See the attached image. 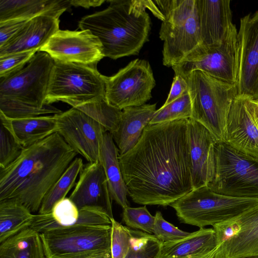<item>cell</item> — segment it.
I'll return each mask as SVG.
<instances>
[{
    "label": "cell",
    "instance_id": "cell-16",
    "mask_svg": "<svg viewBox=\"0 0 258 258\" xmlns=\"http://www.w3.org/2000/svg\"><path fill=\"white\" fill-rule=\"evenodd\" d=\"M237 95L258 99V11L241 18Z\"/></svg>",
    "mask_w": 258,
    "mask_h": 258
},
{
    "label": "cell",
    "instance_id": "cell-34",
    "mask_svg": "<svg viewBox=\"0 0 258 258\" xmlns=\"http://www.w3.org/2000/svg\"><path fill=\"white\" fill-rule=\"evenodd\" d=\"M122 220L127 227L152 234L154 216L148 210L146 206L122 209Z\"/></svg>",
    "mask_w": 258,
    "mask_h": 258
},
{
    "label": "cell",
    "instance_id": "cell-19",
    "mask_svg": "<svg viewBox=\"0 0 258 258\" xmlns=\"http://www.w3.org/2000/svg\"><path fill=\"white\" fill-rule=\"evenodd\" d=\"M187 127L194 189L207 186L213 180L215 168V148L218 143L204 126L188 119Z\"/></svg>",
    "mask_w": 258,
    "mask_h": 258
},
{
    "label": "cell",
    "instance_id": "cell-23",
    "mask_svg": "<svg viewBox=\"0 0 258 258\" xmlns=\"http://www.w3.org/2000/svg\"><path fill=\"white\" fill-rule=\"evenodd\" d=\"M156 104L131 106L123 109L116 129L111 133L119 155L132 149L141 138L156 111Z\"/></svg>",
    "mask_w": 258,
    "mask_h": 258
},
{
    "label": "cell",
    "instance_id": "cell-32",
    "mask_svg": "<svg viewBox=\"0 0 258 258\" xmlns=\"http://www.w3.org/2000/svg\"><path fill=\"white\" fill-rule=\"evenodd\" d=\"M129 250L124 258H159L162 243L153 234L132 229Z\"/></svg>",
    "mask_w": 258,
    "mask_h": 258
},
{
    "label": "cell",
    "instance_id": "cell-6",
    "mask_svg": "<svg viewBox=\"0 0 258 258\" xmlns=\"http://www.w3.org/2000/svg\"><path fill=\"white\" fill-rule=\"evenodd\" d=\"M183 78L191 99V118L204 126L218 142H223L229 111L238 94L237 85L200 71H194Z\"/></svg>",
    "mask_w": 258,
    "mask_h": 258
},
{
    "label": "cell",
    "instance_id": "cell-7",
    "mask_svg": "<svg viewBox=\"0 0 258 258\" xmlns=\"http://www.w3.org/2000/svg\"><path fill=\"white\" fill-rule=\"evenodd\" d=\"M258 204V199L216 193L208 186L193 189L170 206L184 224L204 228L229 220Z\"/></svg>",
    "mask_w": 258,
    "mask_h": 258
},
{
    "label": "cell",
    "instance_id": "cell-36",
    "mask_svg": "<svg viewBox=\"0 0 258 258\" xmlns=\"http://www.w3.org/2000/svg\"><path fill=\"white\" fill-rule=\"evenodd\" d=\"M24 148L15 140L8 130L1 123L0 168L4 169L13 162Z\"/></svg>",
    "mask_w": 258,
    "mask_h": 258
},
{
    "label": "cell",
    "instance_id": "cell-15",
    "mask_svg": "<svg viewBox=\"0 0 258 258\" xmlns=\"http://www.w3.org/2000/svg\"><path fill=\"white\" fill-rule=\"evenodd\" d=\"M54 60L96 64L104 57L102 45L88 30H59L40 50Z\"/></svg>",
    "mask_w": 258,
    "mask_h": 258
},
{
    "label": "cell",
    "instance_id": "cell-20",
    "mask_svg": "<svg viewBox=\"0 0 258 258\" xmlns=\"http://www.w3.org/2000/svg\"><path fill=\"white\" fill-rule=\"evenodd\" d=\"M223 142L240 153L258 159V128L242 96L237 95L232 103Z\"/></svg>",
    "mask_w": 258,
    "mask_h": 258
},
{
    "label": "cell",
    "instance_id": "cell-11",
    "mask_svg": "<svg viewBox=\"0 0 258 258\" xmlns=\"http://www.w3.org/2000/svg\"><path fill=\"white\" fill-rule=\"evenodd\" d=\"M171 68L175 75L183 78L194 71H200L219 80L236 84L239 42L235 25L232 26L220 46L210 48L201 46Z\"/></svg>",
    "mask_w": 258,
    "mask_h": 258
},
{
    "label": "cell",
    "instance_id": "cell-44",
    "mask_svg": "<svg viewBox=\"0 0 258 258\" xmlns=\"http://www.w3.org/2000/svg\"><path fill=\"white\" fill-rule=\"evenodd\" d=\"M216 250L213 251L211 253H210L206 254V255L193 256V257H188V258H214V257L215 256V254L216 251Z\"/></svg>",
    "mask_w": 258,
    "mask_h": 258
},
{
    "label": "cell",
    "instance_id": "cell-40",
    "mask_svg": "<svg viewBox=\"0 0 258 258\" xmlns=\"http://www.w3.org/2000/svg\"><path fill=\"white\" fill-rule=\"evenodd\" d=\"M187 90L188 85L185 79L179 75H175L169 93L163 105H166L178 99Z\"/></svg>",
    "mask_w": 258,
    "mask_h": 258
},
{
    "label": "cell",
    "instance_id": "cell-38",
    "mask_svg": "<svg viewBox=\"0 0 258 258\" xmlns=\"http://www.w3.org/2000/svg\"><path fill=\"white\" fill-rule=\"evenodd\" d=\"M37 51V50H32L0 57V78L22 69Z\"/></svg>",
    "mask_w": 258,
    "mask_h": 258
},
{
    "label": "cell",
    "instance_id": "cell-10",
    "mask_svg": "<svg viewBox=\"0 0 258 258\" xmlns=\"http://www.w3.org/2000/svg\"><path fill=\"white\" fill-rule=\"evenodd\" d=\"M111 226H78L40 233L46 258H88L111 252Z\"/></svg>",
    "mask_w": 258,
    "mask_h": 258
},
{
    "label": "cell",
    "instance_id": "cell-13",
    "mask_svg": "<svg viewBox=\"0 0 258 258\" xmlns=\"http://www.w3.org/2000/svg\"><path fill=\"white\" fill-rule=\"evenodd\" d=\"M213 227L218 242L214 258L258 255V204Z\"/></svg>",
    "mask_w": 258,
    "mask_h": 258
},
{
    "label": "cell",
    "instance_id": "cell-25",
    "mask_svg": "<svg viewBox=\"0 0 258 258\" xmlns=\"http://www.w3.org/2000/svg\"><path fill=\"white\" fill-rule=\"evenodd\" d=\"M118 156V150L111 134L105 132L101 144L99 161L104 169L112 200L123 209L130 207V203L127 199L128 190L121 173Z\"/></svg>",
    "mask_w": 258,
    "mask_h": 258
},
{
    "label": "cell",
    "instance_id": "cell-28",
    "mask_svg": "<svg viewBox=\"0 0 258 258\" xmlns=\"http://www.w3.org/2000/svg\"><path fill=\"white\" fill-rule=\"evenodd\" d=\"M0 258H46L40 234L28 228L0 243Z\"/></svg>",
    "mask_w": 258,
    "mask_h": 258
},
{
    "label": "cell",
    "instance_id": "cell-45",
    "mask_svg": "<svg viewBox=\"0 0 258 258\" xmlns=\"http://www.w3.org/2000/svg\"><path fill=\"white\" fill-rule=\"evenodd\" d=\"M234 258H258V255L241 256V257H234Z\"/></svg>",
    "mask_w": 258,
    "mask_h": 258
},
{
    "label": "cell",
    "instance_id": "cell-18",
    "mask_svg": "<svg viewBox=\"0 0 258 258\" xmlns=\"http://www.w3.org/2000/svg\"><path fill=\"white\" fill-rule=\"evenodd\" d=\"M79 210H98L113 218L112 198L106 176L100 162L83 168L75 188L69 197Z\"/></svg>",
    "mask_w": 258,
    "mask_h": 258
},
{
    "label": "cell",
    "instance_id": "cell-3",
    "mask_svg": "<svg viewBox=\"0 0 258 258\" xmlns=\"http://www.w3.org/2000/svg\"><path fill=\"white\" fill-rule=\"evenodd\" d=\"M105 10L83 17L78 25L99 39L104 57L116 59L138 55L149 40L150 1L111 0Z\"/></svg>",
    "mask_w": 258,
    "mask_h": 258
},
{
    "label": "cell",
    "instance_id": "cell-24",
    "mask_svg": "<svg viewBox=\"0 0 258 258\" xmlns=\"http://www.w3.org/2000/svg\"><path fill=\"white\" fill-rule=\"evenodd\" d=\"M1 123L15 140L25 148L57 133L55 114L22 118H11L0 112Z\"/></svg>",
    "mask_w": 258,
    "mask_h": 258
},
{
    "label": "cell",
    "instance_id": "cell-39",
    "mask_svg": "<svg viewBox=\"0 0 258 258\" xmlns=\"http://www.w3.org/2000/svg\"><path fill=\"white\" fill-rule=\"evenodd\" d=\"M29 20L14 19L0 23V47L12 38Z\"/></svg>",
    "mask_w": 258,
    "mask_h": 258
},
{
    "label": "cell",
    "instance_id": "cell-22",
    "mask_svg": "<svg viewBox=\"0 0 258 258\" xmlns=\"http://www.w3.org/2000/svg\"><path fill=\"white\" fill-rule=\"evenodd\" d=\"M59 16L43 14L29 20L9 41L0 47V57L39 51L59 30Z\"/></svg>",
    "mask_w": 258,
    "mask_h": 258
},
{
    "label": "cell",
    "instance_id": "cell-27",
    "mask_svg": "<svg viewBox=\"0 0 258 258\" xmlns=\"http://www.w3.org/2000/svg\"><path fill=\"white\" fill-rule=\"evenodd\" d=\"M71 6L70 0H0V23L43 14L60 17Z\"/></svg>",
    "mask_w": 258,
    "mask_h": 258
},
{
    "label": "cell",
    "instance_id": "cell-5",
    "mask_svg": "<svg viewBox=\"0 0 258 258\" xmlns=\"http://www.w3.org/2000/svg\"><path fill=\"white\" fill-rule=\"evenodd\" d=\"M154 1L164 17L159 31L163 64L172 67L202 45L196 1Z\"/></svg>",
    "mask_w": 258,
    "mask_h": 258
},
{
    "label": "cell",
    "instance_id": "cell-31",
    "mask_svg": "<svg viewBox=\"0 0 258 258\" xmlns=\"http://www.w3.org/2000/svg\"><path fill=\"white\" fill-rule=\"evenodd\" d=\"M76 108L98 122L110 134L116 129L122 112V110L110 105L106 100L87 103Z\"/></svg>",
    "mask_w": 258,
    "mask_h": 258
},
{
    "label": "cell",
    "instance_id": "cell-30",
    "mask_svg": "<svg viewBox=\"0 0 258 258\" xmlns=\"http://www.w3.org/2000/svg\"><path fill=\"white\" fill-rule=\"evenodd\" d=\"M83 160L76 157L60 178L53 184L44 197L38 214L50 213L53 206L66 196L76 184L78 175L84 168Z\"/></svg>",
    "mask_w": 258,
    "mask_h": 258
},
{
    "label": "cell",
    "instance_id": "cell-17",
    "mask_svg": "<svg viewBox=\"0 0 258 258\" xmlns=\"http://www.w3.org/2000/svg\"><path fill=\"white\" fill-rule=\"evenodd\" d=\"M78 226H111L110 218L95 209L79 210L69 199L57 202L50 213L34 215L30 228L40 233L59 228Z\"/></svg>",
    "mask_w": 258,
    "mask_h": 258
},
{
    "label": "cell",
    "instance_id": "cell-12",
    "mask_svg": "<svg viewBox=\"0 0 258 258\" xmlns=\"http://www.w3.org/2000/svg\"><path fill=\"white\" fill-rule=\"evenodd\" d=\"M104 79L106 101L120 110L145 104L152 98V91L156 85L149 62L139 58L112 76H104Z\"/></svg>",
    "mask_w": 258,
    "mask_h": 258
},
{
    "label": "cell",
    "instance_id": "cell-1",
    "mask_svg": "<svg viewBox=\"0 0 258 258\" xmlns=\"http://www.w3.org/2000/svg\"><path fill=\"white\" fill-rule=\"evenodd\" d=\"M187 121L148 124L135 146L119 155L134 203L166 207L194 189Z\"/></svg>",
    "mask_w": 258,
    "mask_h": 258
},
{
    "label": "cell",
    "instance_id": "cell-21",
    "mask_svg": "<svg viewBox=\"0 0 258 258\" xmlns=\"http://www.w3.org/2000/svg\"><path fill=\"white\" fill-rule=\"evenodd\" d=\"M202 46H220L232 26L229 0H196Z\"/></svg>",
    "mask_w": 258,
    "mask_h": 258
},
{
    "label": "cell",
    "instance_id": "cell-4",
    "mask_svg": "<svg viewBox=\"0 0 258 258\" xmlns=\"http://www.w3.org/2000/svg\"><path fill=\"white\" fill-rule=\"evenodd\" d=\"M54 60L38 51L22 69L0 78V112L11 118L58 114L45 102Z\"/></svg>",
    "mask_w": 258,
    "mask_h": 258
},
{
    "label": "cell",
    "instance_id": "cell-37",
    "mask_svg": "<svg viewBox=\"0 0 258 258\" xmlns=\"http://www.w3.org/2000/svg\"><path fill=\"white\" fill-rule=\"evenodd\" d=\"M154 217L153 234L162 243L178 240L190 234L167 221L160 211L156 212Z\"/></svg>",
    "mask_w": 258,
    "mask_h": 258
},
{
    "label": "cell",
    "instance_id": "cell-41",
    "mask_svg": "<svg viewBox=\"0 0 258 258\" xmlns=\"http://www.w3.org/2000/svg\"><path fill=\"white\" fill-rule=\"evenodd\" d=\"M242 97L244 98L246 108L258 128V99Z\"/></svg>",
    "mask_w": 258,
    "mask_h": 258
},
{
    "label": "cell",
    "instance_id": "cell-33",
    "mask_svg": "<svg viewBox=\"0 0 258 258\" xmlns=\"http://www.w3.org/2000/svg\"><path fill=\"white\" fill-rule=\"evenodd\" d=\"M191 114V102L187 90L178 99L156 110L149 124L189 119Z\"/></svg>",
    "mask_w": 258,
    "mask_h": 258
},
{
    "label": "cell",
    "instance_id": "cell-42",
    "mask_svg": "<svg viewBox=\"0 0 258 258\" xmlns=\"http://www.w3.org/2000/svg\"><path fill=\"white\" fill-rule=\"evenodd\" d=\"M105 2L104 0L91 1V0H70L71 6L75 7H82L85 8L96 7L102 5Z\"/></svg>",
    "mask_w": 258,
    "mask_h": 258
},
{
    "label": "cell",
    "instance_id": "cell-35",
    "mask_svg": "<svg viewBox=\"0 0 258 258\" xmlns=\"http://www.w3.org/2000/svg\"><path fill=\"white\" fill-rule=\"evenodd\" d=\"M111 221V254L112 258H124L130 248L132 229L124 226L114 218Z\"/></svg>",
    "mask_w": 258,
    "mask_h": 258
},
{
    "label": "cell",
    "instance_id": "cell-43",
    "mask_svg": "<svg viewBox=\"0 0 258 258\" xmlns=\"http://www.w3.org/2000/svg\"><path fill=\"white\" fill-rule=\"evenodd\" d=\"M88 258H112L111 252H107L93 256Z\"/></svg>",
    "mask_w": 258,
    "mask_h": 258
},
{
    "label": "cell",
    "instance_id": "cell-26",
    "mask_svg": "<svg viewBox=\"0 0 258 258\" xmlns=\"http://www.w3.org/2000/svg\"><path fill=\"white\" fill-rule=\"evenodd\" d=\"M217 236L213 228H200L179 240L162 243L159 258H188L216 250Z\"/></svg>",
    "mask_w": 258,
    "mask_h": 258
},
{
    "label": "cell",
    "instance_id": "cell-8",
    "mask_svg": "<svg viewBox=\"0 0 258 258\" xmlns=\"http://www.w3.org/2000/svg\"><path fill=\"white\" fill-rule=\"evenodd\" d=\"M96 66L54 60L46 104L62 101L76 108L106 100L104 75Z\"/></svg>",
    "mask_w": 258,
    "mask_h": 258
},
{
    "label": "cell",
    "instance_id": "cell-2",
    "mask_svg": "<svg viewBox=\"0 0 258 258\" xmlns=\"http://www.w3.org/2000/svg\"><path fill=\"white\" fill-rule=\"evenodd\" d=\"M77 153L58 133L25 148L10 165L0 171V201L13 200L31 213L42 201Z\"/></svg>",
    "mask_w": 258,
    "mask_h": 258
},
{
    "label": "cell",
    "instance_id": "cell-14",
    "mask_svg": "<svg viewBox=\"0 0 258 258\" xmlns=\"http://www.w3.org/2000/svg\"><path fill=\"white\" fill-rule=\"evenodd\" d=\"M55 115L57 133L67 144L89 163L99 162L101 144L106 132L104 127L75 108Z\"/></svg>",
    "mask_w": 258,
    "mask_h": 258
},
{
    "label": "cell",
    "instance_id": "cell-9",
    "mask_svg": "<svg viewBox=\"0 0 258 258\" xmlns=\"http://www.w3.org/2000/svg\"><path fill=\"white\" fill-rule=\"evenodd\" d=\"M215 168L207 185L212 191L234 197L258 199V159L240 153L224 142L215 148Z\"/></svg>",
    "mask_w": 258,
    "mask_h": 258
},
{
    "label": "cell",
    "instance_id": "cell-29",
    "mask_svg": "<svg viewBox=\"0 0 258 258\" xmlns=\"http://www.w3.org/2000/svg\"><path fill=\"white\" fill-rule=\"evenodd\" d=\"M34 214L21 204L11 200L0 201V243L30 228Z\"/></svg>",
    "mask_w": 258,
    "mask_h": 258
}]
</instances>
